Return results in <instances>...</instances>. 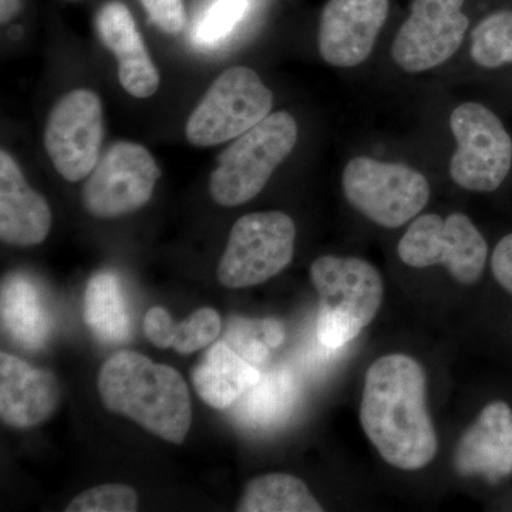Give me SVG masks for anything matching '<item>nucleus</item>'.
Segmentation results:
<instances>
[{
	"label": "nucleus",
	"mask_w": 512,
	"mask_h": 512,
	"mask_svg": "<svg viewBox=\"0 0 512 512\" xmlns=\"http://www.w3.org/2000/svg\"><path fill=\"white\" fill-rule=\"evenodd\" d=\"M360 421L390 466L420 470L437 453V434L427 409V377L406 355L377 359L367 370Z\"/></svg>",
	"instance_id": "obj_1"
},
{
	"label": "nucleus",
	"mask_w": 512,
	"mask_h": 512,
	"mask_svg": "<svg viewBox=\"0 0 512 512\" xmlns=\"http://www.w3.org/2000/svg\"><path fill=\"white\" fill-rule=\"evenodd\" d=\"M97 384L107 410L136 421L160 439L184 443L192 421L190 392L173 367L120 350L101 366Z\"/></svg>",
	"instance_id": "obj_2"
},
{
	"label": "nucleus",
	"mask_w": 512,
	"mask_h": 512,
	"mask_svg": "<svg viewBox=\"0 0 512 512\" xmlns=\"http://www.w3.org/2000/svg\"><path fill=\"white\" fill-rule=\"evenodd\" d=\"M311 281L320 301L316 335L326 348L348 345L382 306V276L365 259L320 256L311 266Z\"/></svg>",
	"instance_id": "obj_3"
},
{
	"label": "nucleus",
	"mask_w": 512,
	"mask_h": 512,
	"mask_svg": "<svg viewBox=\"0 0 512 512\" xmlns=\"http://www.w3.org/2000/svg\"><path fill=\"white\" fill-rule=\"evenodd\" d=\"M298 141V124L288 111L269 114L239 136L218 158L212 171V200L238 207L254 200Z\"/></svg>",
	"instance_id": "obj_4"
},
{
	"label": "nucleus",
	"mask_w": 512,
	"mask_h": 512,
	"mask_svg": "<svg viewBox=\"0 0 512 512\" xmlns=\"http://www.w3.org/2000/svg\"><path fill=\"white\" fill-rule=\"evenodd\" d=\"M342 184L349 204L384 228H399L413 220L430 198L429 181L419 171L369 157L350 160Z\"/></svg>",
	"instance_id": "obj_5"
},
{
	"label": "nucleus",
	"mask_w": 512,
	"mask_h": 512,
	"mask_svg": "<svg viewBox=\"0 0 512 512\" xmlns=\"http://www.w3.org/2000/svg\"><path fill=\"white\" fill-rule=\"evenodd\" d=\"M274 94L248 67L225 70L188 119L187 138L198 147L234 140L269 116Z\"/></svg>",
	"instance_id": "obj_6"
},
{
	"label": "nucleus",
	"mask_w": 512,
	"mask_h": 512,
	"mask_svg": "<svg viewBox=\"0 0 512 512\" xmlns=\"http://www.w3.org/2000/svg\"><path fill=\"white\" fill-rule=\"evenodd\" d=\"M295 237V224L284 212L239 218L218 266V279L229 289L264 284L291 264Z\"/></svg>",
	"instance_id": "obj_7"
},
{
	"label": "nucleus",
	"mask_w": 512,
	"mask_h": 512,
	"mask_svg": "<svg viewBox=\"0 0 512 512\" xmlns=\"http://www.w3.org/2000/svg\"><path fill=\"white\" fill-rule=\"evenodd\" d=\"M450 127L457 151L450 161L454 183L468 191L497 190L510 174L512 140L497 114L480 103L454 109Z\"/></svg>",
	"instance_id": "obj_8"
},
{
	"label": "nucleus",
	"mask_w": 512,
	"mask_h": 512,
	"mask_svg": "<svg viewBox=\"0 0 512 512\" xmlns=\"http://www.w3.org/2000/svg\"><path fill=\"white\" fill-rule=\"evenodd\" d=\"M397 254L412 268L444 265L457 282L471 285L483 275L487 242L464 214L421 215L400 239Z\"/></svg>",
	"instance_id": "obj_9"
},
{
	"label": "nucleus",
	"mask_w": 512,
	"mask_h": 512,
	"mask_svg": "<svg viewBox=\"0 0 512 512\" xmlns=\"http://www.w3.org/2000/svg\"><path fill=\"white\" fill-rule=\"evenodd\" d=\"M160 168L150 151L121 141L111 146L89 175L83 204L94 217L114 218L146 205L153 195Z\"/></svg>",
	"instance_id": "obj_10"
},
{
	"label": "nucleus",
	"mask_w": 512,
	"mask_h": 512,
	"mask_svg": "<svg viewBox=\"0 0 512 512\" xmlns=\"http://www.w3.org/2000/svg\"><path fill=\"white\" fill-rule=\"evenodd\" d=\"M104 136L103 107L92 90L66 94L50 113L45 147L57 173L70 183L92 174Z\"/></svg>",
	"instance_id": "obj_11"
},
{
	"label": "nucleus",
	"mask_w": 512,
	"mask_h": 512,
	"mask_svg": "<svg viewBox=\"0 0 512 512\" xmlns=\"http://www.w3.org/2000/svg\"><path fill=\"white\" fill-rule=\"evenodd\" d=\"M463 5L464 0H413L412 13L393 42L397 66L426 72L456 55L470 26Z\"/></svg>",
	"instance_id": "obj_12"
},
{
	"label": "nucleus",
	"mask_w": 512,
	"mask_h": 512,
	"mask_svg": "<svg viewBox=\"0 0 512 512\" xmlns=\"http://www.w3.org/2000/svg\"><path fill=\"white\" fill-rule=\"evenodd\" d=\"M389 0H329L319 26V52L330 66L355 67L373 52Z\"/></svg>",
	"instance_id": "obj_13"
},
{
	"label": "nucleus",
	"mask_w": 512,
	"mask_h": 512,
	"mask_svg": "<svg viewBox=\"0 0 512 512\" xmlns=\"http://www.w3.org/2000/svg\"><path fill=\"white\" fill-rule=\"evenodd\" d=\"M56 376L19 357L0 355V417L13 429H33L45 423L60 403Z\"/></svg>",
	"instance_id": "obj_14"
},
{
	"label": "nucleus",
	"mask_w": 512,
	"mask_h": 512,
	"mask_svg": "<svg viewBox=\"0 0 512 512\" xmlns=\"http://www.w3.org/2000/svg\"><path fill=\"white\" fill-rule=\"evenodd\" d=\"M457 473L480 476L491 483L512 473V410L507 403L484 407L476 423L461 437L454 456Z\"/></svg>",
	"instance_id": "obj_15"
},
{
	"label": "nucleus",
	"mask_w": 512,
	"mask_h": 512,
	"mask_svg": "<svg viewBox=\"0 0 512 512\" xmlns=\"http://www.w3.org/2000/svg\"><path fill=\"white\" fill-rule=\"evenodd\" d=\"M96 29L101 42L117 57L123 89L137 99L153 96L160 86V73L127 6L120 2L104 5L97 15Z\"/></svg>",
	"instance_id": "obj_16"
},
{
	"label": "nucleus",
	"mask_w": 512,
	"mask_h": 512,
	"mask_svg": "<svg viewBox=\"0 0 512 512\" xmlns=\"http://www.w3.org/2000/svg\"><path fill=\"white\" fill-rule=\"evenodd\" d=\"M52 227V212L43 195L26 183L19 165L0 153V238L18 247L42 244Z\"/></svg>",
	"instance_id": "obj_17"
},
{
	"label": "nucleus",
	"mask_w": 512,
	"mask_h": 512,
	"mask_svg": "<svg viewBox=\"0 0 512 512\" xmlns=\"http://www.w3.org/2000/svg\"><path fill=\"white\" fill-rule=\"evenodd\" d=\"M0 312L3 332L19 348L36 352L49 342L53 315L35 279L18 272L6 276L0 292Z\"/></svg>",
	"instance_id": "obj_18"
},
{
	"label": "nucleus",
	"mask_w": 512,
	"mask_h": 512,
	"mask_svg": "<svg viewBox=\"0 0 512 512\" xmlns=\"http://www.w3.org/2000/svg\"><path fill=\"white\" fill-rule=\"evenodd\" d=\"M256 366L235 352L227 342H217L191 370L195 392L208 406L224 410L261 380Z\"/></svg>",
	"instance_id": "obj_19"
},
{
	"label": "nucleus",
	"mask_w": 512,
	"mask_h": 512,
	"mask_svg": "<svg viewBox=\"0 0 512 512\" xmlns=\"http://www.w3.org/2000/svg\"><path fill=\"white\" fill-rule=\"evenodd\" d=\"M83 318L100 342L124 343L130 339L133 319L119 276L103 271L90 278L84 291Z\"/></svg>",
	"instance_id": "obj_20"
},
{
	"label": "nucleus",
	"mask_w": 512,
	"mask_h": 512,
	"mask_svg": "<svg viewBox=\"0 0 512 512\" xmlns=\"http://www.w3.org/2000/svg\"><path fill=\"white\" fill-rule=\"evenodd\" d=\"M222 328L220 313L211 308L198 309L183 322L175 323L170 313L156 306L144 318V333L160 349L173 348L190 355L210 346Z\"/></svg>",
	"instance_id": "obj_21"
},
{
	"label": "nucleus",
	"mask_w": 512,
	"mask_h": 512,
	"mask_svg": "<svg viewBox=\"0 0 512 512\" xmlns=\"http://www.w3.org/2000/svg\"><path fill=\"white\" fill-rule=\"evenodd\" d=\"M237 511L322 512L323 508L298 477L275 473L249 481Z\"/></svg>",
	"instance_id": "obj_22"
},
{
	"label": "nucleus",
	"mask_w": 512,
	"mask_h": 512,
	"mask_svg": "<svg viewBox=\"0 0 512 512\" xmlns=\"http://www.w3.org/2000/svg\"><path fill=\"white\" fill-rule=\"evenodd\" d=\"M293 394L292 377L286 372H272L262 375L239 404V419L254 426H268L281 420L291 407Z\"/></svg>",
	"instance_id": "obj_23"
},
{
	"label": "nucleus",
	"mask_w": 512,
	"mask_h": 512,
	"mask_svg": "<svg viewBox=\"0 0 512 512\" xmlns=\"http://www.w3.org/2000/svg\"><path fill=\"white\" fill-rule=\"evenodd\" d=\"M470 55L485 69L512 64V10L491 13L478 23L471 33Z\"/></svg>",
	"instance_id": "obj_24"
},
{
	"label": "nucleus",
	"mask_w": 512,
	"mask_h": 512,
	"mask_svg": "<svg viewBox=\"0 0 512 512\" xmlns=\"http://www.w3.org/2000/svg\"><path fill=\"white\" fill-rule=\"evenodd\" d=\"M249 0H215L202 15L194 40L201 46H214L231 35L247 15Z\"/></svg>",
	"instance_id": "obj_25"
},
{
	"label": "nucleus",
	"mask_w": 512,
	"mask_h": 512,
	"mask_svg": "<svg viewBox=\"0 0 512 512\" xmlns=\"http://www.w3.org/2000/svg\"><path fill=\"white\" fill-rule=\"evenodd\" d=\"M138 495L124 484H103L90 488L67 505L66 512H134Z\"/></svg>",
	"instance_id": "obj_26"
},
{
	"label": "nucleus",
	"mask_w": 512,
	"mask_h": 512,
	"mask_svg": "<svg viewBox=\"0 0 512 512\" xmlns=\"http://www.w3.org/2000/svg\"><path fill=\"white\" fill-rule=\"evenodd\" d=\"M266 332L265 320L234 318L229 322L227 340L231 348L248 360L251 365H261L268 359V342L259 335Z\"/></svg>",
	"instance_id": "obj_27"
},
{
	"label": "nucleus",
	"mask_w": 512,
	"mask_h": 512,
	"mask_svg": "<svg viewBox=\"0 0 512 512\" xmlns=\"http://www.w3.org/2000/svg\"><path fill=\"white\" fill-rule=\"evenodd\" d=\"M158 29L167 35H178L185 28L187 13L184 0H140Z\"/></svg>",
	"instance_id": "obj_28"
},
{
	"label": "nucleus",
	"mask_w": 512,
	"mask_h": 512,
	"mask_svg": "<svg viewBox=\"0 0 512 512\" xmlns=\"http://www.w3.org/2000/svg\"><path fill=\"white\" fill-rule=\"evenodd\" d=\"M491 269L498 284L512 295V232L501 239L495 247Z\"/></svg>",
	"instance_id": "obj_29"
},
{
	"label": "nucleus",
	"mask_w": 512,
	"mask_h": 512,
	"mask_svg": "<svg viewBox=\"0 0 512 512\" xmlns=\"http://www.w3.org/2000/svg\"><path fill=\"white\" fill-rule=\"evenodd\" d=\"M19 12V0H0V22H9Z\"/></svg>",
	"instance_id": "obj_30"
}]
</instances>
